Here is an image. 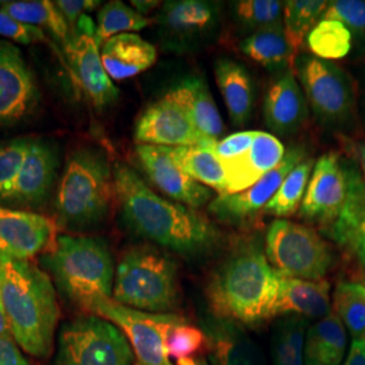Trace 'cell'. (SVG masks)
Wrapping results in <instances>:
<instances>
[{"label":"cell","mask_w":365,"mask_h":365,"mask_svg":"<svg viewBox=\"0 0 365 365\" xmlns=\"http://www.w3.org/2000/svg\"><path fill=\"white\" fill-rule=\"evenodd\" d=\"M113 170L117 200L133 232L182 256H200L217 247L220 232L207 217L157 195L125 164Z\"/></svg>","instance_id":"obj_1"},{"label":"cell","mask_w":365,"mask_h":365,"mask_svg":"<svg viewBox=\"0 0 365 365\" xmlns=\"http://www.w3.org/2000/svg\"><path fill=\"white\" fill-rule=\"evenodd\" d=\"M0 299L16 344L33 357L46 359L60 318L49 274L31 260L0 253Z\"/></svg>","instance_id":"obj_2"},{"label":"cell","mask_w":365,"mask_h":365,"mask_svg":"<svg viewBox=\"0 0 365 365\" xmlns=\"http://www.w3.org/2000/svg\"><path fill=\"white\" fill-rule=\"evenodd\" d=\"M277 274L257 247H242L212 274L207 300L214 317L255 327L272 318Z\"/></svg>","instance_id":"obj_3"},{"label":"cell","mask_w":365,"mask_h":365,"mask_svg":"<svg viewBox=\"0 0 365 365\" xmlns=\"http://www.w3.org/2000/svg\"><path fill=\"white\" fill-rule=\"evenodd\" d=\"M41 262L66 299L88 314L98 302L113 298L115 265L102 238L57 235Z\"/></svg>","instance_id":"obj_4"},{"label":"cell","mask_w":365,"mask_h":365,"mask_svg":"<svg viewBox=\"0 0 365 365\" xmlns=\"http://www.w3.org/2000/svg\"><path fill=\"white\" fill-rule=\"evenodd\" d=\"M115 199L114 170L102 153L80 149L68 158L54 202L61 221L75 227L95 225Z\"/></svg>","instance_id":"obj_5"},{"label":"cell","mask_w":365,"mask_h":365,"mask_svg":"<svg viewBox=\"0 0 365 365\" xmlns=\"http://www.w3.org/2000/svg\"><path fill=\"white\" fill-rule=\"evenodd\" d=\"M113 299L145 313L170 314L179 303L176 262L150 247L128 249L115 268Z\"/></svg>","instance_id":"obj_6"},{"label":"cell","mask_w":365,"mask_h":365,"mask_svg":"<svg viewBox=\"0 0 365 365\" xmlns=\"http://www.w3.org/2000/svg\"><path fill=\"white\" fill-rule=\"evenodd\" d=\"M54 365H134V354L115 324L87 314L60 329Z\"/></svg>","instance_id":"obj_7"},{"label":"cell","mask_w":365,"mask_h":365,"mask_svg":"<svg viewBox=\"0 0 365 365\" xmlns=\"http://www.w3.org/2000/svg\"><path fill=\"white\" fill-rule=\"evenodd\" d=\"M265 256L274 272L302 280H322L333 265V253L315 230L287 220L271 223Z\"/></svg>","instance_id":"obj_8"},{"label":"cell","mask_w":365,"mask_h":365,"mask_svg":"<svg viewBox=\"0 0 365 365\" xmlns=\"http://www.w3.org/2000/svg\"><path fill=\"white\" fill-rule=\"evenodd\" d=\"M115 324L129 339L134 365H173L167 349L170 327L184 319L178 314H153L122 306L115 300L98 302L91 313Z\"/></svg>","instance_id":"obj_9"},{"label":"cell","mask_w":365,"mask_h":365,"mask_svg":"<svg viewBox=\"0 0 365 365\" xmlns=\"http://www.w3.org/2000/svg\"><path fill=\"white\" fill-rule=\"evenodd\" d=\"M307 102L329 126L345 125L353 114L354 95L345 72L331 61L302 54L294 64Z\"/></svg>","instance_id":"obj_10"},{"label":"cell","mask_w":365,"mask_h":365,"mask_svg":"<svg viewBox=\"0 0 365 365\" xmlns=\"http://www.w3.org/2000/svg\"><path fill=\"white\" fill-rule=\"evenodd\" d=\"M95 34L96 26L91 16H81L72 38L64 45V53L69 71L80 90L93 107L101 110L117 101L119 90L106 72Z\"/></svg>","instance_id":"obj_11"},{"label":"cell","mask_w":365,"mask_h":365,"mask_svg":"<svg viewBox=\"0 0 365 365\" xmlns=\"http://www.w3.org/2000/svg\"><path fill=\"white\" fill-rule=\"evenodd\" d=\"M349 192V163L337 153H327L314 164L300 217L327 229L337 221Z\"/></svg>","instance_id":"obj_12"},{"label":"cell","mask_w":365,"mask_h":365,"mask_svg":"<svg viewBox=\"0 0 365 365\" xmlns=\"http://www.w3.org/2000/svg\"><path fill=\"white\" fill-rule=\"evenodd\" d=\"M37 102V83L21 49L0 39V126L25 119Z\"/></svg>","instance_id":"obj_13"},{"label":"cell","mask_w":365,"mask_h":365,"mask_svg":"<svg viewBox=\"0 0 365 365\" xmlns=\"http://www.w3.org/2000/svg\"><path fill=\"white\" fill-rule=\"evenodd\" d=\"M134 138L138 145L168 148L217 143L203 138L185 110L167 93L140 115L135 123Z\"/></svg>","instance_id":"obj_14"},{"label":"cell","mask_w":365,"mask_h":365,"mask_svg":"<svg viewBox=\"0 0 365 365\" xmlns=\"http://www.w3.org/2000/svg\"><path fill=\"white\" fill-rule=\"evenodd\" d=\"M135 152L146 176L161 192L191 209L207 205L211 199L207 187L195 182L182 170L170 155L168 146L140 144Z\"/></svg>","instance_id":"obj_15"},{"label":"cell","mask_w":365,"mask_h":365,"mask_svg":"<svg viewBox=\"0 0 365 365\" xmlns=\"http://www.w3.org/2000/svg\"><path fill=\"white\" fill-rule=\"evenodd\" d=\"M56 223L46 215L0 206V253L31 260L56 241Z\"/></svg>","instance_id":"obj_16"},{"label":"cell","mask_w":365,"mask_h":365,"mask_svg":"<svg viewBox=\"0 0 365 365\" xmlns=\"http://www.w3.org/2000/svg\"><path fill=\"white\" fill-rule=\"evenodd\" d=\"M303 160L304 150L302 148H291L274 170L242 192L218 196L210 203V211L222 221L245 222L252 220L261 210L265 209L288 173Z\"/></svg>","instance_id":"obj_17"},{"label":"cell","mask_w":365,"mask_h":365,"mask_svg":"<svg viewBox=\"0 0 365 365\" xmlns=\"http://www.w3.org/2000/svg\"><path fill=\"white\" fill-rule=\"evenodd\" d=\"M157 22L173 45L196 46L218 27V7L203 0L167 1L157 15Z\"/></svg>","instance_id":"obj_18"},{"label":"cell","mask_w":365,"mask_h":365,"mask_svg":"<svg viewBox=\"0 0 365 365\" xmlns=\"http://www.w3.org/2000/svg\"><path fill=\"white\" fill-rule=\"evenodd\" d=\"M212 365H267L260 346L240 324L211 315L202 322Z\"/></svg>","instance_id":"obj_19"},{"label":"cell","mask_w":365,"mask_h":365,"mask_svg":"<svg viewBox=\"0 0 365 365\" xmlns=\"http://www.w3.org/2000/svg\"><path fill=\"white\" fill-rule=\"evenodd\" d=\"M329 314H331V298L327 280H302L277 274L272 318L297 315L319 321Z\"/></svg>","instance_id":"obj_20"},{"label":"cell","mask_w":365,"mask_h":365,"mask_svg":"<svg viewBox=\"0 0 365 365\" xmlns=\"http://www.w3.org/2000/svg\"><path fill=\"white\" fill-rule=\"evenodd\" d=\"M286 148L274 135L257 131L256 138L245 155L223 165L227 179L225 195L242 192L274 170L286 156Z\"/></svg>","instance_id":"obj_21"},{"label":"cell","mask_w":365,"mask_h":365,"mask_svg":"<svg viewBox=\"0 0 365 365\" xmlns=\"http://www.w3.org/2000/svg\"><path fill=\"white\" fill-rule=\"evenodd\" d=\"M57 156L49 145L31 141L14 187L10 205L37 206L49 196L57 172Z\"/></svg>","instance_id":"obj_22"},{"label":"cell","mask_w":365,"mask_h":365,"mask_svg":"<svg viewBox=\"0 0 365 365\" xmlns=\"http://www.w3.org/2000/svg\"><path fill=\"white\" fill-rule=\"evenodd\" d=\"M268 129L280 135L299 130L307 118V102L295 76L287 72L268 88L264 101Z\"/></svg>","instance_id":"obj_23"},{"label":"cell","mask_w":365,"mask_h":365,"mask_svg":"<svg viewBox=\"0 0 365 365\" xmlns=\"http://www.w3.org/2000/svg\"><path fill=\"white\" fill-rule=\"evenodd\" d=\"M106 72L113 81L134 78L156 63L157 49L135 33L118 34L101 46Z\"/></svg>","instance_id":"obj_24"},{"label":"cell","mask_w":365,"mask_h":365,"mask_svg":"<svg viewBox=\"0 0 365 365\" xmlns=\"http://www.w3.org/2000/svg\"><path fill=\"white\" fill-rule=\"evenodd\" d=\"M167 95L182 106L203 138L218 141L223 133V120L205 80L187 78Z\"/></svg>","instance_id":"obj_25"},{"label":"cell","mask_w":365,"mask_h":365,"mask_svg":"<svg viewBox=\"0 0 365 365\" xmlns=\"http://www.w3.org/2000/svg\"><path fill=\"white\" fill-rule=\"evenodd\" d=\"M348 331L334 313L309 325L304 365H342L346 359Z\"/></svg>","instance_id":"obj_26"},{"label":"cell","mask_w":365,"mask_h":365,"mask_svg":"<svg viewBox=\"0 0 365 365\" xmlns=\"http://www.w3.org/2000/svg\"><path fill=\"white\" fill-rule=\"evenodd\" d=\"M217 84L235 126H244L253 110V86L247 69L229 58L217 60L214 66Z\"/></svg>","instance_id":"obj_27"},{"label":"cell","mask_w":365,"mask_h":365,"mask_svg":"<svg viewBox=\"0 0 365 365\" xmlns=\"http://www.w3.org/2000/svg\"><path fill=\"white\" fill-rule=\"evenodd\" d=\"M0 10L18 21L39 27L51 33L54 38L66 45L72 38L73 30L66 16L58 10L56 1L51 0H10L0 1Z\"/></svg>","instance_id":"obj_28"},{"label":"cell","mask_w":365,"mask_h":365,"mask_svg":"<svg viewBox=\"0 0 365 365\" xmlns=\"http://www.w3.org/2000/svg\"><path fill=\"white\" fill-rule=\"evenodd\" d=\"M214 144L178 146L168 149L172 157L188 176L199 184L211 187L221 195H225L227 188L226 172L214 153Z\"/></svg>","instance_id":"obj_29"},{"label":"cell","mask_w":365,"mask_h":365,"mask_svg":"<svg viewBox=\"0 0 365 365\" xmlns=\"http://www.w3.org/2000/svg\"><path fill=\"white\" fill-rule=\"evenodd\" d=\"M240 49L250 60L269 69L294 66L295 63L283 27L255 31L241 42Z\"/></svg>","instance_id":"obj_30"},{"label":"cell","mask_w":365,"mask_h":365,"mask_svg":"<svg viewBox=\"0 0 365 365\" xmlns=\"http://www.w3.org/2000/svg\"><path fill=\"white\" fill-rule=\"evenodd\" d=\"M309 319L297 315L283 317L272 334L274 365H304V341Z\"/></svg>","instance_id":"obj_31"},{"label":"cell","mask_w":365,"mask_h":365,"mask_svg":"<svg viewBox=\"0 0 365 365\" xmlns=\"http://www.w3.org/2000/svg\"><path fill=\"white\" fill-rule=\"evenodd\" d=\"M327 6L329 1L325 0H289L284 3L283 30L294 61L298 58L304 39L309 37L317 19L321 14L325 13Z\"/></svg>","instance_id":"obj_32"},{"label":"cell","mask_w":365,"mask_h":365,"mask_svg":"<svg viewBox=\"0 0 365 365\" xmlns=\"http://www.w3.org/2000/svg\"><path fill=\"white\" fill-rule=\"evenodd\" d=\"M314 164L315 163L312 158H307L291 170L284 182H282L277 192L262 211L267 215L279 218L294 215L303 202Z\"/></svg>","instance_id":"obj_33"},{"label":"cell","mask_w":365,"mask_h":365,"mask_svg":"<svg viewBox=\"0 0 365 365\" xmlns=\"http://www.w3.org/2000/svg\"><path fill=\"white\" fill-rule=\"evenodd\" d=\"M331 309L353 339H365V286L342 282L334 289Z\"/></svg>","instance_id":"obj_34"},{"label":"cell","mask_w":365,"mask_h":365,"mask_svg":"<svg viewBox=\"0 0 365 365\" xmlns=\"http://www.w3.org/2000/svg\"><path fill=\"white\" fill-rule=\"evenodd\" d=\"M152 24V19L135 11L130 6L119 0H113L106 3L98 14L95 37L99 46H102L107 39L114 36L140 31Z\"/></svg>","instance_id":"obj_35"},{"label":"cell","mask_w":365,"mask_h":365,"mask_svg":"<svg viewBox=\"0 0 365 365\" xmlns=\"http://www.w3.org/2000/svg\"><path fill=\"white\" fill-rule=\"evenodd\" d=\"M309 48L321 60H339L352 49V33L337 21L322 19L307 37Z\"/></svg>","instance_id":"obj_36"},{"label":"cell","mask_w":365,"mask_h":365,"mask_svg":"<svg viewBox=\"0 0 365 365\" xmlns=\"http://www.w3.org/2000/svg\"><path fill=\"white\" fill-rule=\"evenodd\" d=\"M235 16L255 31L283 26L284 3L277 0H242L235 3Z\"/></svg>","instance_id":"obj_37"},{"label":"cell","mask_w":365,"mask_h":365,"mask_svg":"<svg viewBox=\"0 0 365 365\" xmlns=\"http://www.w3.org/2000/svg\"><path fill=\"white\" fill-rule=\"evenodd\" d=\"M31 140H13L0 145V206L9 203Z\"/></svg>","instance_id":"obj_38"},{"label":"cell","mask_w":365,"mask_h":365,"mask_svg":"<svg viewBox=\"0 0 365 365\" xmlns=\"http://www.w3.org/2000/svg\"><path fill=\"white\" fill-rule=\"evenodd\" d=\"M167 349L170 359L182 360L194 357L196 353L207 352V337L202 327L191 325L185 318L168 331Z\"/></svg>","instance_id":"obj_39"},{"label":"cell","mask_w":365,"mask_h":365,"mask_svg":"<svg viewBox=\"0 0 365 365\" xmlns=\"http://www.w3.org/2000/svg\"><path fill=\"white\" fill-rule=\"evenodd\" d=\"M324 19L337 21L348 27L351 33L365 34V1L361 0H339L330 1Z\"/></svg>","instance_id":"obj_40"},{"label":"cell","mask_w":365,"mask_h":365,"mask_svg":"<svg viewBox=\"0 0 365 365\" xmlns=\"http://www.w3.org/2000/svg\"><path fill=\"white\" fill-rule=\"evenodd\" d=\"M0 37L7 38L9 42L18 45H34L48 43V34L39 29L18 21L11 15L0 10Z\"/></svg>","instance_id":"obj_41"},{"label":"cell","mask_w":365,"mask_h":365,"mask_svg":"<svg viewBox=\"0 0 365 365\" xmlns=\"http://www.w3.org/2000/svg\"><path fill=\"white\" fill-rule=\"evenodd\" d=\"M256 134L257 131H240L215 143L212 149L215 156L221 161L222 167L245 155L253 144Z\"/></svg>","instance_id":"obj_42"},{"label":"cell","mask_w":365,"mask_h":365,"mask_svg":"<svg viewBox=\"0 0 365 365\" xmlns=\"http://www.w3.org/2000/svg\"><path fill=\"white\" fill-rule=\"evenodd\" d=\"M58 10L66 16L69 26L72 30L78 25V19L84 15H88V13L95 11L99 6L101 1L96 0H58L56 1Z\"/></svg>","instance_id":"obj_43"},{"label":"cell","mask_w":365,"mask_h":365,"mask_svg":"<svg viewBox=\"0 0 365 365\" xmlns=\"http://www.w3.org/2000/svg\"><path fill=\"white\" fill-rule=\"evenodd\" d=\"M342 247L351 249L356 259L365 268V206L353 223L352 229Z\"/></svg>","instance_id":"obj_44"},{"label":"cell","mask_w":365,"mask_h":365,"mask_svg":"<svg viewBox=\"0 0 365 365\" xmlns=\"http://www.w3.org/2000/svg\"><path fill=\"white\" fill-rule=\"evenodd\" d=\"M0 365H29L21 346L11 334L0 339Z\"/></svg>","instance_id":"obj_45"},{"label":"cell","mask_w":365,"mask_h":365,"mask_svg":"<svg viewBox=\"0 0 365 365\" xmlns=\"http://www.w3.org/2000/svg\"><path fill=\"white\" fill-rule=\"evenodd\" d=\"M342 365H365V339H353Z\"/></svg>","instance_id":"obj_46"},{"label":"cell","mask_w":365,"mask_h":365,"mask_svg":"<svg viewBox=\"0 0 365 365\" xmlns=\"http://www.w3.org/2000/svg\"><path fill=\"white\" fill-rule=\"evenodd\" d=\"M131 4L134 6L133 9H134L135 11H138L141 15L146 16L153 9L158 7L161 3H160V1H137V0H133Z\"/></svg>","instance_id":"obj_47"},{"label":"cell","mask_w":365,"mask_h":365,"mask_svg":"<svg viewBox=\"0 0 365 365\" xmlns=\"http://www.w3.org/2000/svg\"><path fill=\"white\" fill-rule=\"evenodd\" d=\"M10 334H11L10 324H9L7 315H6L3 303H1V299H0V339H3L6 336H10Z\"/></svg>","instance_id":"obj_48"},{"label":"cell","mask_w":365,"mask_h":365,"mask_svg":"<svg viewBox=\"0 0 365 365\" xmlns=\"http://www.w3.org/2000/svg\"><path fill=\"white\" fill-rule=\"evenodd\" d=\"M175 365H209L206 363V360L203 359H195V357H188V359H182L178 360Z\"/></svg>","instance_id":"obj_49"},{"label":"cell","mask_w":365,"mask_h":365,"mask_svg":"<svg viewBox=\"0 0 365 365\" xmlns=\"http://www.w3.org/2000/svg\"><path fill=\"white\" fill-rule=\"evenodd\" d=\"M356 150H357V156H359V160H360L361 170L364 172L365 176V143H360V144L356 145Z\"/></svg>","instance_id":"obj_50"},{"label":"cell","mask_w":365,"mask_h":365,"mask_svg":"<svg viewBox=\"0 0 365 365\" xmlns=\"http://www.w3.org/2000/svg\"><path fill=\"white\" fill-rule=\"evenodd\" d=\"M364 286H365V284H364Z\"/></svg>","instance_id":"obj_51"}]
</instances>
